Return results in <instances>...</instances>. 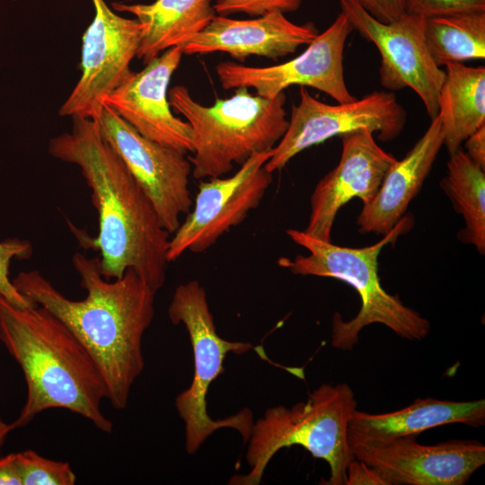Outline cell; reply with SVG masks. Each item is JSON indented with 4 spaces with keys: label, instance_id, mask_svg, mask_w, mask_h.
<instances>
[{
    "label": "cell",
    "instance_id": "8992f818",
    "mask_svg": "<svg viewBox=\"0 0 485 485\" xmlns=\"http://www.w3.org/2000/svg\"><path fill=\"white\" fill-rule=\"evenodd\" d=\"M357 406L352 388L342 383L322 384L305 401L290 408L267 409L253 422L247 440L245 457L250 472L232 476L228 483L259 485L268 463L280 449L300 445L328 463L330 477L322 484L344 485L347 466L354 458L348 433Z\"/></svg>",
    "mask_w": 485,
    "mask_h": 485
},
{
    "label": "cell",
    "instance_id": "ba28073f",
    "mask_svg": "<svg viewBox=\"0 0 485 485\" xmlns=\"http://www.w3.org/2000/svg\"><path fill=\"white\" fill-rule=\"evenodd\" d=\"M299 97L298 103L292 105L284 136L265 164L271 173L284 168L302 151L333 137L366 128L386 142L397 137L406 123L404 108L389 91H375L337 104L319 101L305 87L300 88Z\"/></svg>",
    "mask_w": 485,
    "mask_h": 485
},
{
    "label": "cell",
    "instance_id": "7402d4cb",
    "mask_svg": "<svg viewBox=\"0 0 485 485\" xmlns=\"http://www.w3.org/2000/svg\"><path fill=\"white\" fill-rule=\"evenodd\" d=\"M441 188L464 220L461 239L485 252V170L462 149L450 154Z\"/></svg>",
    "mask_w": 485,
    "mask_h": 485
},
{
    "label": "cell",
    "instance_id": "30bf717a",
    "mask_svg": "<svg viewBox=\"0 0 485 485\" xmlns=\"http://www.w3.org/2000/svg\"><path fill=\"white\" fill-rule=\"evenodd\" d=\"M354 31L340 12L334 22L307 45L300 55L269 66H248L224 61L216 66L221 86L225 90L252 88L256 94L273 99L292 85L311 87L337 102L354 101L345 77L343 57L347 39Z\"/></svg>",
    "mask_w": 485,
    "mask_h": 485
},
{
    "label": "cell",
    "instance_id": "484cf974",
    "mask_svg": "<svg viewBox=\"0 0 485 485\" xmlns=\"http://www.w3.org/2000/svg\"><path fill=\"white\" fill-rule=\"evenodd\" d=\"M404 13L431 18L485 12V0H402Z\"/></svg>",
    "mask_w": 485,
    "mask_h": 485
},
{
    "label": "cell",
    "instance_id": "1f68e13d",
    "mask_svg": "<svg viewBox=\"0 0 485 485\" xmlns=\"http://www.w3.org/2000/svg\"><path fill=\"white\" fill-rule=\"evenodd\" d=\"M14 429L12 423H6L0 418V445L4 442L6 436Z\"/></svg>",
    "mask_w": 485,
    "mask_h": 485
},
{
    "label": "cell",
    "instance_id": "52a82bcc",
    "mask_svg": "<svg viewBox=\"0 0 485 485\" xmlns=\"http://www.w3.org/2000/svg\"><path fill=\"white\" fill-rule=\"evenodd\" d=\"M172 324L182 323L189 333L193 350L194 375L190 387L175 399L176 410L184 422L185 450L194 454L216 430L232 428L247 442L253 425L252 412L243 409L235 415L213 419L207 413L209 385L224 372V360L230 353L243 354L251 343L221 338L215 325L207 293L197 280L179 285L168 307Z\"/></svg>",
    "mask_w": 485,
    "mask_h": 485
},
{
    "label": "cell",
    "instance_id": "ffe728a7",
    "mask_svg": "<svg viewBox=\"0 0 485 485\" xmlns=\"http://www.w3.org/2000/svg\"><path fill=\"white\" fill-rule=\"evenodd\" d=\"M213 0H155L151 4L115 2L112 9L128 13L144 26L137 57L146 65L166 49L203 31L216 15Z\"/></svg>",
    "mask_w": 485,
    "mask_h": 485
},
{
    "label": "cell",
    "instance_id": "6da1fadb",
    "mask_svg": "<svg viewBox=\"0 0 485 485\" xmlns=\"http://www.w3.org/2000/svg\"><path fill=\"white\" fill-rule=\"evenodd\" d=\"M69 133L49 141L52 156L76 164L92 190L99 230L89 237L74 228L85 248L99 251L107 279L135 270L157 293L165 282L171 234L139 183L102 137L96 119L73 117Z\"/></svg>",
    "mask_w": 485,
    "mask_h": 485
},
{
    "label": "cell",
    "instance_id": "d4e9b609",
    "mask_svg": "<svg viewBox=\"0 0 485 485\" xmlns=\"http://www.w3.org/2000/svg\"><path fill=\"white\" fill-rule=\"evenodd\" d=\"M32 253L29 242L10 239L0 242V295L17 307H31L37 305L22 295L9 278V268L13 259H27Z\"/></svg>",
    "mask_w": 485,
    "mask_h": 485
},
{
    "label": "cell",
    "instance_id": "5bb4252c",
    "mask_svg": "<svg viewBox=\"0 0 485 485\" xmlns=\"http://www.w3.org/2000/svg\"><path fill=\"white\" fill-rule=\"evenodd\" d=\"M94 17L82 37L81 76L60 107V116L96 119L105 99L131 73L144 26L119 16L104 0H91Z\"/></svg>",
    "mask_w": 485,
    "mask_h": 485
},
{
    "label": "cell",
    "instance_id": "4316f807",
    "mask_svg": "<svg viewBox=\"0 0 485 485\" xmlns=\"http://www.w3.org/2000/svg\"><path fill=\"white\" fill-rule=\"evenodd\" d=\"M303 0H216L213 4L217 15L228 16L234 13H246L260 16L278 11L284 13L296 11Z\"/></svg>",
    "mask_w": 485,
    "mask_h": 485
},
{
    "label": "cell",
    "instance_id": "44dd1931",
    "mask_svg": "<svg viewBox=\"0 0 485 485\" xmlns=\"http://www.w3.org/2000/svg\"><path fill=\"white\" fill-rule=\"evenodd\" d=\"M438 95L443 146L453 154L485 124V67L452 63Z\"/></svg>",
    "mask_w": 485,
    "mask_h": 485
},
{
    "label": "cell",
    "instance_id": "d6986e66",
    "mask_svg": "<svg viewBox=\"0 0 485 485\" xmlns=\"http://www.w3.org/2000/svg\"><path fill=\"white\" fill-rule=\"evenodd\" d=\"M463 424H485V400L449 401L435 398L417 399L412 404L385 413H368L357 409L348 425V434L366 439H390L417 436L428 429Z\"/></svg>",
    "mask_w": 485,
    "mask_h": 485
},
{
    "label": "cell",
    "instance_id": "cb8c5ba5",
    "mask_svg": "<svg viewBox=\"0 0 485 485\" xmlns=\"http://www.w3.org/2000/svg\"><path fill=\"white\" fill-rule=\"evenodd\" d=\"M22 485H74L76 476L66 462L45 458L33 450L16 453Z\"/></svg>",
    "mask_w": 485,
    "mask_h": 485
},
{
    "label": "cell",
    "instance_id": "277c9868",
    "mask_svg": "<svg viewBox=\"0 0 485 485\" xmlns=\"http://www.w3.org/2000/svg\"><path fill=\"white\" fill-rule=\"evenodd\" d=\"M412 225L413 220L409 216H403L379 242L362 248L335 245L296 229L287 231L288 237L306 249L309 254L296 255L294 259L281 257L278 260V266L295 275L344 281L353 287L360 296L361 307L352 319L344 321L339 313L333 315V348L352 350L358 342L362 329L374 323L383 324L408 340H421L429 333L430 322L406 306L398 295L387 293L378 276V256L382 249L407 233Z\"/></svg>",
    "mask_w": 485,
    "mask_h": 485
},
{
    "label": "cell",
    "instance_id": "9c48e42d",
    "mask_svg": "<svg viewBox=\"0 0 485 485\" xmlns=\"http://www.w3.org/2000/svg\"><path fill=\"white\" fill-rule=\"evenodd\" d=\"M340 5L354 31L378 49L381 85L389 92L410 88L420 98L430 119H434L438 114V95L445 73L429 55L425 18L404 13L385 23L356 0H340Z\"/></svg>",
    "mask_w": 485,
    "mask_h": 485
},
{
    "label": "cell",
    "instance_id": "7c38bea8",
    "mask_svg": "<svg viewBox=\"0 0 485 485\" xmlns=\"http://www.w3.org/2000/svg\"><path fill=\"white\" fill-rule=\"evenodd\" d=\"M102 137L121 158L172 234L192 206L187 153L146 138L104 104L96 119Z\"/></svg>",
    "mask_w": 485,
    "mask_h": 485
},
{
    "label": "cell",
    "instance_id": "f1b7e54d",
    "mask_svg": "<svg viewBox=\"0 0 485 485\" xmlns=\"http://www.w3.org/2000/svg\"><path fill=\"white\" fill-rule=\"evenodd\" d=\"M366 11L382 22H390L404 13L402 0H356Z\"/></svg>",
    "mask_w": 485,
    "mask_h": 485
},
{
    "label": "cell",
    "instance_id": "3957f363",
    "mask_svg": "<svg viewBox=\"0 0 485 485\" xmlns=\"http://www.w3.org/2000/svg\"><path fill=\"white\" fill-rule=\"evenodd\" d=\"M0 340L20 366L27 397L14 429L38 414L65 409L110 433L112 422L101 411L107 399L101 374L91 355L57 316L40 305L17 307L0 295Z\"/></svg>",
    "mask_w": 485,
    "mask_h": 485
},
{
    "label": "cell",
    "instance_id": "e0dca14e",
    "mask_svg": "<svg viewBox=\"0 0 485 485\" xmlns=\"http://www.w3.org/2000/svg\"><path fill=\"white\" fill-rule=\"evenodd\" d=\"M317 35L313 23H294L278 11L249 20L216 15L203 31L179 47L186 55L220 51L240 62L251 56L278 59L307 46Z\"/></svg>",
    "mask_w": 485,
    "mask_h": 485
},
{
    "label": "cell",
    "instance_id": "5b68a950",
    "mask_svg": "<svg viewBox=\"0 0 485 485\" xmlns=\"http://www.w3.org/2000/svg\"><path fill=\"white\" fill-rule=\"evenodd\" d=\"M235 90L210 106L196 101L183 85L168 91L172 111L182 115L193 131V155L189 159L197 180L222 177L234 164L271 150L287 128L284 93L268 99L246 87Z\"/></svg>",
    "mask_w": 485,
    "mask_h": 485
},
{
    "label": "cell",
    "instance_id": "2e32d148",
    "mask_svg": "<svg viewBox=\"0 0 485 485\" xmlns=\"http://www.w3.org/2000/svg\"><path fill=\"white\" fill-rule=\"evenodd\" d=\"M183 52L175 46L133 72L105 99L116 111L148 139L185 153L193 152L190 125L176 117L168 100V87Z\"/></svg>",
    "mask_w": 485,
    "mask_h": 485
},
{
    "label": "cell",
    "instance_id": "8fae6325",
    "mask_svg": "<svg viewBox=\"0 0 485 485\" xmlns=\"http://www.w3.org/2000/svg\"><path fill=\"white\" fill-rule=\"evenodd\" d=\"M271 150L254 154L232 176L209 178L198 184L193 209L170 237L169 262L188 251H207L259 207L272 182V173L265 168Z\"/></svg>",
    "mask_w": 485,
    "mask_h": 485
},
{
    "label": "cell",
    "instance_id": "9a60e30c",
    "mask_svg": "<svg viewBox=\"0 0 485 485\" xmlns=\"http://www.w3.org/2000/svg\"><path fill=\"white\" fill-rule=\"evenodd\" d=\"M339 163L316 184L311 196V212L305 234L331 242V230L339 210L353 198L369 203L387 172L397 161L374 138V132L359 129L341 136Z\"/></svg>",
    "mask_w": 485,
    "mask_h": 485
},
{
    "label": "cell",
    "instance_id": "83f0119b",
    "mask_svg": "<svg viewBox=\"0 0 485 485\" xmlns=\"http://www.w3.org/2000/svg\"><path fill=\"white\" fill-rule=\"evenodd\" d=\"M344 485H388V482L375 468L354 457L347 466Z\"/></svg>",
    "mask_w": 485,
    "mask_h": 485
},
{
    "label": "cell",
    "instance_id": "4fadbf2b",
    "mask_svg": "<svg viewBox=\"0 0 485 485\" xmlns=\"http://www.w3.org/2000/svg\"><path fill=\"white\" fill-rule=\"evenodd\" d=\"M353 456L378 471L388 485H463L485 463V446L472 439L419 444L416 436L366 439L348 433Z\"/></svg>",
    "mask_w": 485,
    "mask_h": 485
},
{
    "label": "cell",
    "instance_id": "603a6c76",
    "mask_svg": "<svg viewBox=\"0 0 485 485\" xmlns=\"http://www.w3.org/2000/svg\"><path fill=\"white\" fill-rule=\"evenodd\" d=\"M424 33L429 55L439 67L485 57V12L427 18Z\"/></svg>",
    "mask_w": 485,
    "mask_h": 485
},
{
    "label": "cell",
    "instance_id": "7a4b0ae2",
    "mask_svg": "<svg viewBox=\"0 0 485 485\" xmlns=\"http://www.w3.org/2000/svg\"><path fill=\"white\" fill-rule=\"evenodd\" d=\"M83 300L59 292L40 271H23L12 281L30 301L57 316L75 334L97 365L107 399L124 410L131 387L145 367L142 340L154 315L155 292L132 269L119 278H105L100 258L73 256Z\"/></svg>",
    "mask_w": 485,
    "mask_h": 485
},
{
    "label": "cell",
    "instance_id": "f546056e",
    "mask_svg": "<svg viewBox=\"0 0 485 485\" xmlns=\"http://www.w3.org/2000/svg\"><path fill=\"white\" fill-rule=\"evenodd\" d=\"M463 144L466 154L485 170V124L469 136Z\"/></svg>",
    "mask_w": 485,
    "mask_h": 485
},
{
    "label": "cell",
    "instance_id": "4dcf8cb0",
    "mask_svg": "<svg viewBox=\"0 0 485 485\" xmlns=\"http://www.w3.org/2000/svg\"><path fill=\"white\" fill-rule=\"evenodd\" d=\"M0 485H22L16 453L0 458Z\"/></svg>",
    "mask_w": 485,
    "mask_h": 485
},
{
    "label": "cell",
    "instance_id": "ac0fdd59",
    "mask_svg": "<svg viewBox=\"0 0 485 485\" xmlns=\"http://www.w3.org/2000/svg\"><path fill=\"white\" fill-rule=\"evenodd\" d=\"M442 146L437 114L403 159L392 164L374 198L363 205L357 219L361 233L384 235L395 226L421 189Z\"/></svg>",
    "mask_w": 485,
    "mask_h": 485
}]
</instances>
